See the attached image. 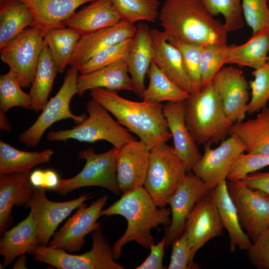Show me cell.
<instances>
[{
  "mask_svg": "<svg viewBox=\"0 0 269 269\" xmlns=\"http://www.w3.org/2000/svg\"><path fill=\"white\" fill-rule=\"evenodd\" d=\"M153 49V61L180 88L190 94L196 93L186 74L178 49L167 40L163 31L150 29Z\"/></svg>",
  "mask_w": 269,
  "mask_h": 269,
  "instance_id": "44dd1931",
  "label": "cell"
},
{
  "mask_svg": "<svg viewBox=\"0 0 269 269\" xmlns=\"http://www.w3.org/2000/svg\"><path fill=\"white\" fill-rule=\"evenodd\" d=\"M30 172L0 174V235L12 224V208H27L34 189L30 180Z\"/></svg>",
  "mask_w": 269,
  "mask_h": 269,
  "instance_id": "7402d4cb",
  "label": "cell"
},
{
  "mask_svg": "<svg viewBox=\"0 0 269 269\" xmlns=\"http://www.w3.org/2000/svg\"><path fill=\"white\" fill-rule=\"evenodd\" d=\"M150 149L141 141H130L118 149L117 179L123 194L143 187L149 163Z\"/></svg>",
  "mask_w": 269,
  "mask_h": 269,
  "instance_id": "ac0fdd59",
  "label": "cell"
},
{
  "mask_svg": "<svg viewBox=\"0 0 269 269\" xmlns=\"http://www.w3.org/2000/svg\"><path fill=\"white\" fill-rule=\"evenodd\" d=\"M210 194L217 207L223 227L227 231L230 239V251L248 250L252 242L241 227L236 208L230 197L227 180L221 181Z\"/></svg>",
  "mask_w": 269,
  "mask_h": 269,
  "instance_id": "4316f807",
  "label": "cell"
},
{
  "mask_svg": "<svg viewBox=\"0 0 269 269\" xmlns=\"http://www.w3.org/2000/svg\"></svg>",
  "mask_w": 269,
  "mask_h": 269,
  "instance_id": "9f6ffc18",
  "label": "cell"
},
{
  "mask_svg": "<svg viewBox=\"0 0 269 269\" xmlns=\"http://www.w3.org/2000/svg\"><path fill=\"white\" fill-rule=\"evenodd\" d=\"M111 0L122 20L133 24L141 21L155 22L159 14V0Z\"/></svg>",
  "mask_w": 269,
  "mask_h": 269,
  "instance_id": "d590c367",
  "label": "cell"
},
{
  "mask_svg": "<svg viewBox=\"0 0 269 269\" xmlns=\"http://www.w3.org/2000/svg\"><path fill=\"white\" fill-rule=\"evenodd\" d=\"M59 178L56 173L51 170L44 171L43 188L54 190L58 185Z\"/></svg>",
  "mask_w": 269,
  "mask_h": 269,
  "instance_id": "681fc988",
  "label": "cell"
},
{
  "mask_svg": "<svg viewBox=\"0 0 269 269\" xmlns=\"http://www.w3.org/2000/svg\"><path fill=\"white\" fill-rule=\"evenodd\" d=\"M167 40L179 51L187 76L196 93L202 89L200 72V58L203 46L167 36Z\"/></svg>",
  "mask_w": 269,
  "mask_h": 269,
  "instance_id": "ab89813d",
  "label": "cell"
},
{
  "mask_svg": "<svg viewBox=\"0 0 269 269\" xmlns=\"http://www.w3.org/2000/svg\"><path fill=\"white\" fill-rule=\"evenodd\" d=\"M229 134L242 141L247 153L269 154V107L254 119L234 123Z\"/></svg>",
  "mask_w": 269,
  "mask_h": 269,
  "instance_id": "f1b7e54d",
  "label": "cell"
},
{
  "mask_svg": "<svg viewBox=\"0 0 269 269\" xmlns=\"http://www.w3.org/2000/svg\"><path fill=\"white\" fill-rule=\"evenodd\" d=\"M32 11V26L45 33L53 29L66 27L63 22L72 15L80 6L96 0H20Z\"/></svg>",
  "mask_w": 269,
  "mask_h": 269,
  "instance_id": "d4e9b609",
  "label": "cell"
},
{
  "mask_svg": "<svg viewBox=\"0 0 269 269\" xmlns=\"http://www.w3.org/2000/svg\"><path fill=\"white\" fill-rule=\"evenodd\" d=\"M0 128L7 132H10L11 130V126L5 115V112L1 110H0Z\"/></svg>",
  "mask_w": 269,
  "mask_h": 269,
  "instance_id": "816d5d0a",
  "label": "cell"
},
{
  "mask_svg": "<svg viewBox=\"0 0 269 269\" xmlns=\"http://www.w3.org/2000/svg\"><path fill=\"white\" fill-rule=\"evenodd\" d=\"M224 227L210 192L196 203L188 216L184 231L191 249V261L211 239L222 234Z\"/></svg>",
  "mask_w": 269,
  "mask_h": 269,
  "instance_id": "e0dca14e",
  "label": "cell"
},
{
  "mask_svg": "<svg viewBox=\"0 0 269 269\" xmlns=\"http://www.w3.org/2000/svg\"><path fill=\"white\" fill-rule=\"evenodd\" d=\"M227 183L241 224L253 243L269 227V195L247 186L240 180H227Z\"/></svg>",
  "mask_w": 269,
  "mask_h": 269,
  "instance_id": "8fae6325",
  "label": "cell"
},
{
  "mask_svg": "<svg viewBox=\"0 0 269 269\" xmlns=\"http://www.w3.org/2000/svg\"><path fill=\"white\" fill-rule=\"evenodd\" d=\"M93 244L89 251L81 255H71L64 250L39 245L29 254L34 261L46 263L58 269H123L116 262L113 248L100 227L92 233Z\"/></svg>",
  "mask_w": 269,
  "mask_h": 269,
  "instance_id": "52a82bcc",
  "label": "cell"
},
{
  "mask_svg": "<svg viewBox=\"0 0 269 269\" xmlns=\"http://www.w3.org/2000/svg\"><path fill=\"white\" fill-rule=\"evenodd\" d=\"M33 21L32 11L20 0H0V49Z\"/></svg>",
  "mask_w": 269,
  "mask_h": 269,
  "instance_id": "f546056e",
  "label": "cell"
},
{
  "mask_svg": "<svg viewBox=\"0 0 269 269\" xmlns=\"http://www.w3.org/2000/svg\"><path fill=\"white\" fill-rule=\"evenodd\" d=\"M207 11L213 16L222 14L227 32L240 30L245 25L242 0H199Z\"/></svg>",
  "mask_w": 269,
  "mask_h": 269,
  "instance_id": "74e56055",
  "label": "cell"
},
{
  "mask_svg": "<svg viewBox=\"0 0 269 269\" xmlns=\"http://www.w3.org/2000/svg\"><path fill=\"white\" fill-rule=\"evenodd\" d=\"M58 72L55 63L44 40L34 78L30 86L29 94L32 100L30 110L35 112L43 110L47 103Z\"/></svg>",
  "mask_w": 269,
  "mask_h": 269,
  "instance_id": "d6a6232c",
  "label": "cell"
},
{
  "mask_svg": "<svg viewBox=\"0 0 269 269\" xmlns=\"http://www.w3.org/2000/svg\"><path fill=\"white\" fill-rule=\"evenodd\" d=\"M210 191L192 171L187 172L168 201L172 217L170 224L164 228L165 248L182 235L188 216L198 201Z\"/></svg>",
  "mask_w": 269,
  "mask_h": 269,
  "instance_id": "9a60e30c",
  "label": "cell"
},
{
  "mask_svg": "<svg viewBox=\"0 0 269 269\" xmlns=\"http://www.w3.org/2000/svg\"><path fill=\"white\" fill-rule=\"evenodd\" d=\"M81 35L69 27L53 29L44 35L46 42L59 73L69 65Z\"/></svg>",
  "mask_w": 269,
  "mask_h": 269,
  "instance_id": "e575fe53",
  "label": "cell"
},
{
  "mask_svg": "<svg viewBox=\"0 0 269 269\" xmlns=\"http://www.w3.org/2000/svg\"><path fill=\"white\" fill-rule=\"evenodd\" d=\"M165 248L164 238L156 245L150 246V253L145 261L135 269H163L162 260Z\"/></svg>",
  "mask_w": 269,
  "mask_h": 269,
  "instance_id": "7dc6e473",
  "label": "cell"
},
{
  "mask_svg": "<svg viewBox=\"0 0 269 269\" xmlns=\"http://www.w3.org/2000/svg\"><path fill=\"white\" fill-rule=\"evenodd\" d=\"M163 112L173 140V147L187 172L192 171L202 154L186 124L184 101L166 102L163 104Z\"/></svg>",
  "mask_w": 269,
  "mask_h": 269,
  "instance_id": "ffe728a7",
  "label": "cell"
},
{
  "mask_svg": "<svg viewBox=\"0 0 269 269\" xmlns=\"http://www.w3.org/2000/svg\"><path fill=\"white\" fill-rule=\"evenodd\" d=\"M245 151L242 141L236 135H230L215 148L211 145H205L203 154L192 171L211 190L227 180L234 162Z\"/></svg>",
  "mask_w": 269,
  "mask_h": 269,
  "instance_id": "4fadbf2b",
  "label": "cell"
},
{
  "mask_svg": "<svg viewBox=\"0 0 269 269\" xmlns=\"http://www.w3.org/2000/svg\"><path fill=\"white\" fill-rule=\"evenodd\" d=\"M172 251L168 269H198L191 261V252L185 231L171 244Z\"/></svg>",
  "mask_w": 269,
  "mask_h": 269,
  "instance_id": "f6af8a7d",
  "label": "cell"
},
{
  "mask_svg": "<svg viewBox=\"0 0 269 269\" xmlns=\"http://www.w3.org/2000/svg\"><path fill=\"white\" fill-rule=\"evenodd\" d=\"M250 263L259 269H269V227L262 232L248 250Z\"/></svg>",
  "mask_w": 269,
  "mask_h": 269,
  "instance_id": "bcb514c9",
  "label": "cell"
},
{
  "mask_svg": "<svg viewBox=\"0 0 269 269\" xmlns=\"http://www.w3.org/2000/svg\"><path fill=\"white\" fill-rule=\"evenodd\" d=\"M118 151L115 147L101 153H96L93 147L80 151L78 158L85 160L84 167L72 178L59 179L54 191L59 195H65L81 187L98 186L116 195H120L116 172Z\"/></svg>",
  "mask_w": 269,
  "mask_h": 269,
  "instance_id": "ba28073f",
  "label": "cell"
},
{
  "mask_svg": "<svg viewBox=\"0 0 269 269\" xmlns=\"http://www.w3.org/2000/svg\"><path fill=\"white\" fill-rule=\"evenodd\" d=\"M78 70L70 67L66 73L63 83L56 95L47 102L42 113L35 122L26 130L21 133L18 137L19 142L27 146L36 147L45 131L56 122L67 119L73 120L78 124L87 116H77L70 109V102L77 92Z\"/></svg>",
  "mask_w": 269,
  "mask_h": 269,
  "instance_id": "9c48e42d",
  "label": "cell"
},
{
  "mask_svg": "<svg viewBox=\"0 0 269 269\" xmlns=\"http://www.w3.org/2000/svg\"><path fill=\"white\" fill-rule=\"evenodd\" d=\"M267 63L269 64V56H268V58L267 59Z\"/></svg>",
  "mask_w": 269,
  "mask_h": 269,
  "instance_id": "db71d44e",
  "label": "cell"
},
{
  "mask_svg": "<svg viewBox=\"0 0 269 269\" xmlns=\"http://www.w3.org/2000/svg\"><path fill=\"white\" fill-rule=\"evenodd\" d=\"M121 20L111 0H96L63 23L81 36L114 26Z\"/></svg>",
  "mask_w": 269,
  "mask_h": 269,
  "instance_id": "cb8c5ba5",
  "label": "cell"
},
{
  "mask_svg": "<svg viewBox=\"0 0 269 269\" xmlns=\"http://www.w3.org/2000/svg\"><path fill=\"white\" fill-rule=\"evenodd\" d=\"M31 103L30 95L21 89V86L11 70L0 75V110L5 113L15 107L30 109Z\"/></svg>",
  "mask_w": 269,
  "mask_h": 269,
  "instance_id": "8d00e7d4",
  "label": "cell"
},
{
  "mask_svg": "<svg viewBox=\"0 0 269 269\" xmlns=\"http://www.w3.org/2000/svg\"><path fill=\"white\" fill-rule=\"evenodd\" d=\"M53 154L50 148L32 152L19 150L0 140V174L30 172L36 166L49 162Z\"/></svg>",
  "mask_w": 269,
  "mask_h": 269,
  "instance_id": "1f68e13d",
  "label": "cell"
},
{
  "mask_svg": "<svg viewBox=\"0 0 269 269\" xmlns=\"http://www.w3.org/2000/svg\"><path fill=\"white\" fill-rule=\"evenodd\" d=\"M46 189L34 187L27 208H29L38 230L40 244L48 246L59 224L82 203L94 197V193L81 195L65 202L49 200L45 194Z\"/></svg>",
  "mask_w": 269,
  "mask_h": 269,
  "instance_id": "5bb4252c",
  "label": "cell"
},
{
  "mask_svg": "<svg viewBox=\"0 0 269 269\" xmlns=\"http://www.w3.org/2000/svg\"><path fill=\"white\" fill-rule=\"evenodd\" d=\"M88 116L72 129L50 131L47 134L49 141L66 142L73 139L80 141L94 142L105 140L118 149L135 140L129 130L115 120L101 105L90 99L86 104Z\"/></svg>",
  "mask_w": 269,
  "mask_h": 269,
  "instance_id": "5b68a950",
  "label": "cell"
},
{
  "mask_svg": "<svg viewBox=\"0 0 269 269\" xmlns=\"http://www.w3.org/2000/svg\"><path fill=\"white\" fill-rule=\"evenodd\" d=\"M118 215L127 221V228L123 235L113 245V254L116 261L121 255L123 247L134 241L146 249L154 244L151 231L160 225H169L171 221L170 208L159 207L144 187L126 193L107 208L102 209L101 216Z\"/></svg>",
  "mask_w": 269,
  "mask_h": 269,
  "instance_id": "6da1fadb",
  "label": "cell"
},
{
  "mask_svg": "<svg viewBox=\"0 0 269 269\" xmlns=\"http://www.w3.org/2000/svg\"><path fill=\"white\" fill-rule=\"evenodd\" d=\"M212 84L228 118L234 123L243 121L250 100L249 84L243 71L233 66L223 67Z\"/></svg>",
  "mask_w": 269,
  "mask_h": 269,
  "instance_id": "2e32d148",
  "label": "cell"
},
{
  "mask_svg": "<svg viewBox=\"0 0 269 269\" xmlns=\"http://www.w3.org/2000/svg\"><path fill=\"white\" fill-rule=\"evenodd\" d=\"M95 88H105L117 92L133 91V83L126 60L90 73L79 74L77 94L82 96L87 91Z\"/></svg>",
  "mask_w": 269,
  "mask_h": 269,
  "instance_id": "83f0119b",
  "label": "cell"
},
{
  "mask_svg": "<svg viewBox=\"0 0 269 269\" xmlns=\"http://www.w3.org/2000/svg\"><path fill=\"white\" fill-rule=\"evenodd\" d=\"M158 19L168 36L203 46L227 45L228 32L224 24L199 0H165Z\"/></svg>",
  "mask_w": 269,
  "mask_h": 269,
  "instance_id": "3957f363",
  "label": "cell"
},
{
  "mask_svg": "<svg viewBox=\"0 0 269 269\" xmlns=\"http://www.w3.org/2000/svg\"><path fill=\"white\" fill-rule=\"evenodd\" d=\"M27 263V257L25 254L18 257L17 261L14 264L13 269H27L26 264Z\"/></svg>",
  "mask_w": 269,
  "mask_h": 269,
  "instance_id": "f5cc1de1",
  "label": "cell"
},
{
  "mask_svg": "<svg viewBox=\"0 0 269 269\" xmlns=\"http://www.w3.org/2000/svg\"><path fill=\"white\" fill-rule=\"evenodd\" d=\"M149 25L139 22L126 59L133 92L140 98L145 89L144 79L153 61V49Z\"/></svg>",
  "mask_w": 269,
  "mask_h": 269,
  "instance_id": "603a6c76",
  "label": "cell"
},
{
  "mask_svg": "<svg viewBox=\"0 0 269 269\" xmlns=\"http://www.w3.org/2000/svg\"><path fill=\"white\" fill-rule=\"evenodd\" d=\"M269 51V28L253 34L245 43L229 45L226 64L258 68L267 62Z\"/></svg>",
  "mask_w": 269,
  "mask_h": 269,
  "instance_id": "4dcf8cb0",
  "label": "cell"
},
{
  "mask_svg": "<svg viewBox=\"0 0 269 269\" xmlns=\"http://www.w3.org/2000/svg\"><path fill=\"white\" fill-rule=\"evenodd\" d=\"M187 172L173 146L163 142L150 149L143 187L159 207H165Z\"/></svg>",
  "mask_w": 269,
  "mask_h": 269,
  "instance_id": "8992f818",
  "label": "cell"
},
{
  "mask_svg": "<svg viewBox=\"0 0 269 269\" xmlns=\"http://www.w3.org/2000/svg\"><path fill=\"white\" fill-rule=\"evenodd\" d=\"M45 32L29 26L0 49V59L23 88L31 86L44 42Z\"/></svg>",
  "mask_w": 269,
  "mask_h": 269,
  "instance_id": "30bf717a",
  "label": "cell"
},
{
  "mask_svg": "<svg viewBox=\"0 0 269 269\" xmlns=\"http://www.w3.org/2000/svg\"><path fill=\"white\" fill-rule=\"evenodd\" d=\"M268 0H242L245 21L252 29L253 35L269 28Z\"/></svg>",
  "mask_w": 269,
  "mask_h": 269,
  "instance_id": "7bdbcfd3",
  "label": "cell"
},
{
  "mask_svg": "<svg viewBox=\"0 0 269 269\" xmlns=\"http://www.w3.org/2000/svg\"><path fill=\"white\" fill-rule=\"evenodd\" d=\"M108 198L107 195H104L89 206L85 202L81 204L75 213L54 233L48 246L70 253L80 251L86 243L85 237L101 227L97 221Z\"/></svg>",
  "mask_w": 269,
  "mask_h": 269,
  "instance_id": "7c38bea8",
  "label": "cell"
},
{
  "mask_svg": "<svg viewBox=\"0 0 269 269\" xmlns=\"http://www.w3.org/2000/svg\"><path fill=\"white\" fill-rule=\"evenodd\" d=\"M44 171L36 170L30 175V180L34 187L42 188L43 184Z\"/></svg>",
  "mask_w": 269,
  "mask_h": 269,
  "instance_id": "f907efd6",
  "label": "cell"
},
{
  "mask_svg": "<svg viewBox=\"0 0 269 269\" xmlns=\"http://www.w3.org/2000/svg\"><path fill=\"white\" fill-rule=\"evenodd\" d=\"M254 79L249 82L251 98L247 106V114L253 115L266 107L269 102V64L255 69Z\"/></svg>",
  "mask_w": 269,
  "mask_h": 269,
  "instance_id": "b9f144b4",
  "label": "cell"
},
{
  "mask_svg": "<svg viewBox=\"0 0 269 269\" xmlns=\"http://www.w3.org/2000/svg\"><path fill=\"white\" fill-rule=\"evenodd\" d=\"M229 45L215 44L203 46L200 58L202 88L212 83L217 73L226 64Z\"/></svg>",
  "mask_w": 269,
  "mask_h": 269,
  "instance_id": "f35d334b",
  "label": "cell"
},
{
  "mask_svg": "<svg viewBox=\"0 0 269 269\" xmlns=\"http://www.w3.org/2000/svg\"><path fill=\"white\" fill-rule=\"evenodd\" d=\"M185 122L197 144L221 142L234 124L227 117L212 83L190 94L184 101Z\"/></svg>",
  "mask_w": 269,
  "mask_h": 269,
  "instance_id": "277c9868",
  "label": "cell"
},
{
  "mask_svg": "<svg viewBox=\"0 0 269 269\" xmlns=\"http://www.w3.org/2000/svg\"><path fill=\"white\" fill-rule=\"evenodd\" d=\"M133 38H129L114 44L93 55L78 69L80 74H86L97 69L126 60Z\"/></svg>",
  "mask_w": 269,
  "mask_h": 269,
  "instance_id": "60d3db41",
  "label": "cell"
},
{
  "mask_svg": "<svg viewBox=\"0 0 269 269\" xmlns=\"http://www.w3.org/2000/svg\"><path fill=\"white\" fill-rule=\"evenodd\" d=\"M268 106L269 107V103H268Z\"/></svg>",
  "mask_w": 269,
  "mask_h": 269,
  "instance_id": "11a10c76",
  "label": "cell"
},
{
  "mask_svg": "<svg viewBox=\"0 0 269 269\" xmlns=\"http://www.w3.org/2000/svg\"><path fill=\"white\" fill-rule=\"evenodd\" d=\"M269 165V154H241L233 165L227 180H241L248 174Z\"/></svg>",
  "mask_w": 269,
  "mask_h": 269,
  "instance_id": "ee69618b",
  "label": "cell"
},
{
  "mask_svg": "<svg viewBox=\"0 0 269 269\" xmlns=\"http://www.w3.org/2000/svg\"><path fill=\"white\" fill-rule=\"evenodd\" d=\"M240 181L247 186L259 189L269 195V171L251 173Z\"/></svg>",
  "mask_w": 269,
  "mask_h": 269,
  "instance_id": "c3c4849f",
  "label": "cell"
},
{
  "mask_svg": "<svg viewBox=\"0 0 269 269\" xmlns=\"http://www.w3.org/2000/svg\"><path fill=\"white\" fill-rule=\"evenodd\" d=\"M1 235L0 255L4 257V268L16 258L29 254L40 245L36 225L30 211L23 220Z\"/></svg>",
  "mask_w": 269,
  "mask_h": 269,
  "instance_id": "484cf974",
  "label": "cell"
},
{
  "mask_svg": "<svg viewBox=\"0 0 269 269\" xmlns=\"http://www.w3.org/2000/svg\"><path fill=\"white\" fill-rule=\"evenodd\" d=\"M149 83L140 98L151 103L185 101L190 94L171 81L152 61L147 73Z\"/></svg>",
  "mask_w": 269,
  "mask_h": 269,
  "instance_id": "836d02e7",
  "label": "cell"
},
{
  "mask_svg": "<svg viewBox=\"0 0 269 269\" xmlns=\"http://www.w3.org/2000/svg\"><path fill=\"white\" fill-rule=\"evenodd\" d=\"M89 94L150 149L172 138L162 103L133 101L105 88L93 89Z\"/></svg>",
  "mask_w": 269,
  "mask_h": 269,
  "instance_id": "7a4b0ae2",
  "label": "cell"
},
{
  "mask_svg": "<svg viewBox=\"0 0 269 269\" xmlns=\"http://www.w3.org/2000/svg\"><path fill=\"white\" fill-rule=\"evenodd\" d=\"M136 26L124 20L118 24L81 36L73 54L70 66L78 70L99 51L129 38H133Z\"/></svg>",
  "mask_w": 269,
  "mask_h": 269,
  "instance_id": "d6986e66",
  "label": "cell"
}]
</instances>
